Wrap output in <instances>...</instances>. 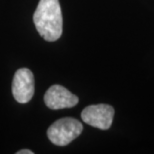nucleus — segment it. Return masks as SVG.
I'll use <instances>...</instances> for the list:
<instances>
[{
    "label": "nucleus",
    "mask_w": 154,
    "mask_h": 154,
    "mask_svg": "<svg viewBox=\"0 0 154 154\" xmlns=\"http://www.w3.org/2000/svg\"><path fill=\"white\" fill-rule=\"evenodd\" d=\"M37 31L46 41H56L62 34V12L59 0H40L33 15Z\"/></svg>",
    "instance_id": "obj_1"
},
{
    "label": "nucleus",
    "mask_w": 154,
    "mask_h": 154,
    "mask_svg": "<svg viewBox=\"0 0 154 154\" xmlns=\"http://www.w3.org/2000/svg\"><path fill=\"white\" fill-rule=\"evenodd\" d=\"M82 130L83 126L78 120L71 117H65L49 126L47 137L55 145L65 146L78 137Z\"/></svg>",
    "instance_id": "obj_2"
},
{
    "label": "nucleus",
    "mask_w": 154,
    "mask_h": 154,
    "mask_svg": "<svg viewBox=\"0 0 154 154\" xmlns=\"http://www.w3.org/2000/svg\"><path fill=\"white\" fill-rule=\"evenodd\" d=\"M114 116V109L107 104L90 105L83 109L81 118L85 123L93 127L107 130L110 128Z\"/></svg>",
    "instance_id": "obj_3"
},
{
    "label": "nucleus",
    "mask_w": 154,
    "mask_h": 154,
    "mask_svg": "<svg viewBox=\"0 0 154 154\" xmlns=\"http://www.w3.org/2000/svg\"><path fill=\"white\" fill-rule=\"evenodd\" d=\"M12 94L19 103H27L34 94V77L28 68L18 69L12 82Z\"/></svg>",
    "instance_id": "obj_4"
},
{
    "label": "nucleus",
    "mask_w": 154,
    "mask_h": 154,
    "mask_svg": "<svg viewBox=\"0 0 154 154\" xmlns=\"http://www.w3.org/2000/svg\"><path fill=\"white\" fill-rule=\"evenodd\" d=\"M44 102L50 109L71 108L78 103V97L61 85H52L44 95Z\"/></svg>",
    "instance_id": "obj_5"
},
{
    "label": "nucleus",
    "mask_w": 154,
    "mask_h": 154,
    "mask_svg": "<svg viewBox=\"0 0 154 154\" xmlns=\"http://www.w3.org/2000/svg\"><path fill=\"white\" fill-rule=\"evenodd\" d=\"M17 154H33V151L29 149H22V150H19L17 152Z\"/></svg>",
    "instance_id": "obj_6"
}]
</instances>
